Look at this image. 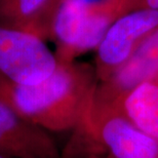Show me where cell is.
<instances>
[{
	"label": "cell",
	"mask_w": 158,
	"mask_h": 158,
	"mask_svg": "<svg viewBox=\"0 0 158 158\" xmlns=\"http://www.w3.org/2000/svg\"><path fill=\"white\" fill-rule=\"evenodd\" d=\"M0 153L9 158H61L48 131L0 100Z\"/></svg>",
	"instance_id": "cell-6"
},
{
	"label": "cell",
	"mask_w": 158,
	"mask_h": 158,
	"mask_svg": "<svg viewBox=\"0 0 158 158\" xmlns=\"http://www.w3.org/2000/svg\"><path fill=\"white\" fill-rule=\"evenodd\" d=\"M61 158H114L98 145L80 126L72 131Z\"/></svg>",
	"instance_id": "cell-10"
},
{
	"label": "cell",
	"mask_w": 158,
	"mask_h": 158,
	"mask_svg": "<svg viewBox=\"0 0 158 158\" xmlns=\"http://www.w3.org/2000/svg\"><path fill=\"white\" fill-rule=\"evenodd\" d=\"M158 26V10L135 9L113 23L96 48L94 70L99 82L115 73Z\"/></svg>",
	"instance_id": "cell-5"
},
{
	"label": "cell",
	"mask_w": 158,
	"mask_h": 158,
	"mask_svg": "<svg viewBox=\"0 0 158 158\" xmlns=\"http://www.w3.org/2000/svg\"><path fill=\"white\" fill-rule=\"evenodd\" d=\"M9 87H10V83H9L4 77H2L1 75H0V100L4 101L6 103H7Z\"/></svg>",
	"instance_id": "cell-12"
},
{
	"label": "cell",
	"mask_w": 158,
	"mask_h": 158,
	"mask_svg": "<svg viewBox=\"0 0 158 158\" xmlns=\"http://www.w3.org/2000/svg\"><path fill=\"white\" fill-rule=\"evenodd\" d=\"M79 126L114 158H158V142L94 94Z\"/></svg>",
	"instance_id": "cell-3"
},
{
	"label": "cell",
	"mask_w": 158,
	"mask_h": 158,
	"mask_svg": "<svg viewBox=\"0 0 158 158\" xmlns=\"http://www.w3.org/2000/svg\"><path fill=\"white\" fill-rule=\"evenodd\" d=\"M99 84L94 66L59 61L45 80L34 85L10 83L7 103L48 132L78 127Z\"/></svg>",
	"instance_id": "cell-1"
},
{
	"label": "cell",
	"mask_w": 158,
	"mask_h": 158,
	"mask_svg": "<svg viewBox=\"0 0 158 158\" xmlns=\"http://www.w3.org/2000/svg\"><path fill=\"white\" fill-rule=\"evenodd\" d=\"M60 0H0V26L50 38Z\"/></svg>",
	"instance_id": "cell-8"
},
{
	"label": "cell",
	"mask_w": 158,
	"mask_h": 158,
	"mask_svg": "<svg viewBox=\"0 0 158 158\" xmlns=\"http://www.w3.org/2000/svg\"><path fill=\"white\" fill-rule=\"evenodd\" d=\"M157 75L158 26L146 36L131 58L111 77L99 82L94 96L104 102L113 103L138 84Z\"/></svg>",
	"instance_id": "cell-7"
},
{
	"label": "cell",
	"mask_w": 158,
	"mask_h": 158,
	"mask_svg": "<svg viewBox=\"0 0 158 158\" xmlns=\"http://www.w3.org/2000/svg\"><path fill=\"white\" fill-rule=\"evenodd\" d=\"M0 158H9V157L5 156V155H3V154H1V153H0Z\"/></svg>",
	"instance_id": "cell-13"
},
{
	"label": "cell",
	"mask_w": 158,
	"mask_h": 158,
	"mask_svg": "<svg viewBox=\"0 0 158 158\" xmlns=\"http://www.w3.org/2000/svg\"><path fill=\"white\" fill-rule=\"evenodd\" d=\"M109 104L118 108L142 131L158 142V75L138 84Z\"/></svg>",
	"instance_id": "cell-9"
},
{
	"label": "cell",
	"mask_w": 158,
	"mask_h": 158,
	"mask_svg": "<svg viewBox=\"0 0 158 158\" xmlns=\"http://www.w3.org/2000/svg\"><path fill=\"white\" fill-rule=\"evenodd\" d=\"M126 12L128 0H60L50 29L58 60L73 62L96 50L110 26Z\"/></svg>",
	"instance_id": "cell-2"
},
{
	"label": "cell",
	"mask_w": 158,
	"mask_h": 158,
	"mask_svg": "<svg viewBox=\"0 0 158 158\" xmlns=\"http://www.w3.org/2000/svg\"><path fill=\"white\" fill-rule=\"evenodd\" d=\"M59 60L40 37L0 26V75L15 85H34L53 73Z\"/></svg>",
	"instance_id": "cell-4"
},
{
	"label": "cell",
	"mask_w": 158,
	"mask_h": 158,
	"mask_svg": "<svg viewBox=\"0 0 158 158\" xmlns=\"http://www.w3.org/2000/svg\"><path fill=\"white\" fill-rule=\"evenodd\" d=\"M129 11L135 9H155L158 10V0H128Z\"/></svg>",
	"instance_id": "cell-11"
}]
</instances>
